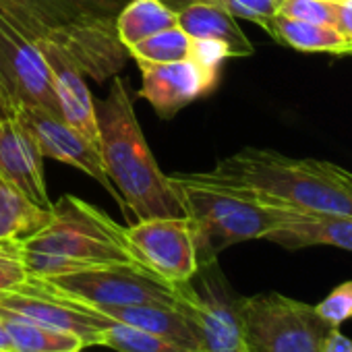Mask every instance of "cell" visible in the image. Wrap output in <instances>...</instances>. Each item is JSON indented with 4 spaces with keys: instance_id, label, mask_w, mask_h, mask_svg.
<instances>
[{
    "instance_id": "obj_1",
    "label": "cell",
    "mask_w": 352,
    "mask_h": 352,
    "mask_svg": "<svg viewBox=\"0 0 352 352\" xmlns=\"http://www.w3.org/2000/svg\"><path fill=\"white\" fill-rule=\"evenodd\" d=\"M124 5L126 0H0V13L32 42L60 48L102 85L129 60L116 34Z\"/></svg>"
},
{
    "instance_id": "obj_2",
    "label": "cell",
    "mask_w": 352,
    "mask_h": 352,
    "mask_svg": "<svg viewBox=\"0 0 352 352\" xmlns=\"http://www.w3.org/2000/svg\"><path fill=\"white\" fill-rule=\"evenodd\" d=\"M96 120L98 149L106 176L135 222L185 218L179 195L145 141L131 89L120 75L112 77L108 96L96 100Z\"/></svg>"
},
{
    "instance_id": "obj_3",
    "label": "cell",
    "mask_w": 352,
    "mask_h": 352,
    "mask_svg": "<svg viewBox=\"0 0 352 352\" xmlns=\"http://www.w3.org/2000/svg\"><path fill=\"white\" fill-rule=\"evenodd\" d=\"M168 179L191 222L199 265L218 261V255L236 243L267 241L290 220L292 210L274 206L214 172H176Z\"/></svg>"
},
{
    "instance_id": "obj_4",
    "label": "cell",
    "mask_w": 352,
    "mask_h": 352,
    "mask_svg": "<svg viewBox=\"0 0 352 352\" xmlns=\"http://www.w3.org/2000/svg\"><path fill=\"white\" fill-rule=\"evenodd\" d=\"M214 174L253 189L265 201L305 214L352 216V172L315 157L243 147L220 160Z\"/></svg>"
},
{
    "instance_id": "obj_5",
    "label": "cell",
    "mask_w": 352,
    "mask_h": 352,
    "mask_svg": "<svg viewBox=\"0 0 352 352\" xmlns=\"http://www.w3.org/2000/svg\"><path fill=\"white\" fill-rule=\"evenodd\" d=\"M21 253L34 278H52L112 263L139 265L129 249L126 228L75 195H63L52 204L50 222L21 241Z\"/></svg>"
},
{
    "instance_id": "obj_6",
    "label": "cell",
    "mask_w": 352,
    "mask_h": 352,
    "mask_svg": "<svg viewBox=\"0 0 352 352\" xmlns=\"http://www.w3.org/2000/svg\"><path fill=\"white\" fill-rule=\"evenodd\" d=\"M239 311L251 352H323L333 329L313 305L280 292L241 296Z\"/></svg>"
},
{
    "instance_id": "obj_7",
    "label": "cell",
    "mask_w": 352,
    "mask_h": 352,
    "mask_svg": "<svg viewBox=\"0 0 352 352\" xmlns=\"http://www.w3.org/2000/svg\"><path fill=\"white\" fill-rule=\"evenodd\" d=\"M52 288L98 311L133 305H181V290L135 263L96 265L42 278Z\"/></svg>"
},
{
    "instance_id": "obj_8",
    "label": "cell",
    "mask_w": 352,
    "mask_h": 352,
    "mask_svg": "<svg viewBox=\"0 0 352 352\" xmlns=\"http://www.w3.org/2000/svg\"><path fill=\"white\" fill-rule=\"evenodd\" d=\"M181 307L191 315L201 352H251L239 300L241 296L230 288L218 261L199 265L191 282L179 284Z\"/></svg>"
},
{
    "instance_id": "obj_9",
    "label": "cell",
    "mask_w": 352,
    "mask_h": 352,
    "mask_svg": "<svg viewBox=\"0 0 352 352\" xmlns=\"http://www.w3.org/2000/svg\"><path fill=\"white\" fill-rule=\"evenodd\" d=\"M135 261L172 286L191 282L199 270L189 218H149L126 228Z\"/></svg>"
},
{
    "instance_id": "obj_10",
    "label": "cell",
    "mask_w": 352,
    "mask_h": 352,
    "mask_svg": "<svg viewBox=\"0 0 352 352\" xmlns=\"http://www.w3.org/2000/svg\"><path fill=\"white\" fill-rule=\"evenodd\" d=\"M0 307L21 313L52 329L73 333L81 340L83 348L100 346L104 329L112 325V319L98 309L65 296L46 280L34 276L15 290L0 292Z\"/></svg>"
},
{
    "instance_id": "obj_11",
    "label": "cell",
    "mask_w": 352,
    "mask_h": 352,
    "mask_svg": "<svg viewBox=\"0 0 352 352\" xmlns=\"http://www.w3.org/2000/svg\"><path fill=\"white\" fill-rule=\"evenodd\" d=\"M0 81L15 108L38 106L60 114L52 75L36 42L0 13Z\"/></svg>"
},
{
    "instance_id": "obj_12",
    "label": "cell",
    "mask_w": 352,
    "mask_h": 352,
    "mask_svg": "<svg viewBox=\"0 0 352 352\" xmlns=\"http://www.w3.org/2000/svg\"><path fill=\"white\" fill-rule=\"evenodd\" d=\"M15 114L32 131L44 157L58 160L63 164H69L89 174L108 193L118 197V193L114 191V187L110 185L106 176L98 145H94L75 126H71L60 114H54L38 106H19Z\"/></svg>"
},
{
    "instance_id": "obj_13",
    "label": "cell",
    "mask_w": 352,
    "mask_h": 352,
    "mask_svg": "<svg viewBox=\"0 0 352 352\" xmlns=\"http://www.w3.org/2000/svg\"><path fill=\"white\" fill-rule=\"evenodd\" d=\"M141 69L139 98L147 100L155 114L170 120L183 108L216 89L220 73L204 69L193 58L164 63V65H137Z\"/></svg>"
},
{
    "instance_id": "obj_14",
    "label": "cell",
    "mask_w": 352,
    "mask_h": 352,
    "mask_svg": "<svg viewBox=\"0 0 352 352\" xmlns=\"http://www.w3.org/2000/svg\"><path fill=\"white\" fill-rule=\"evenodd\" d=\"M0 174L34 204L52 208L44 176V153L17 114L0 118Z\"/></svg>"
},
{
    "instance_id": "obj_15",
    "label": "cell",
    "mask_w": 352,
    "mask_h": 352,
    "mask_svg": "<svg viewBox=\"0 0 352 352\" xmlns=\"http://www.w3.org/2000/svg\"><path fill=\"white\" fill-rule=\"evenodd\" d=\"M38 46L52 75V87L58 100L60 116L79 133H83L94 145H98L96 100L85 83V75L60 48L44 42Z\"/></svg>"
},
{
    "instance_id": "obj_16",
    "label": "cell",
    "mask_w": 352,
    "mask_h": 352,
    "mask_svg": "<svg viewBox=\"0 0 352 352\" xmlns=\"http://www.w3.org/2000/svg\"><path fill=\"white\" fill-rule=\"evenodd\" d=\"M112 321L149 331L172 344H179L191 352H201L197 327L191 315L179 305H133L100 311Z\"/></svg>"
},
{
    "instance_id": "obj_17",
    "label": "cell",
    "mask_w": 352,
    "mask_h": 352,
    "mask_svg": "<svg viewBox=\"0 0 352 352\" xmlns=\"http://www.w3.org/2000/svg\"><path fill=\"white\" fill-rule=\"evenodd\" d=\"M267 241L296 251L305 247H338L352 253V216L290 212V220Z\"/></svg>"
},
{
    "instance_id": "obj_18",
    "label": "cell",
    "mask_w": 352,
    "mask_h": 352,
    "mask_svg": "<svg viewBox=\"0 0 352 352\" xmlns=\"http://www.w3.org/2000/svg\"><path fill=\"white\" fill-rule=\"evenodd\" d=\"M176 25L193 40H214L224 44L230 58H243L255 52V46L239 28L236 19L218 5L195 3L176 13Z\"/></svg>"
},
{
    "instance_id": "obj_19",
    "label": "cell",
    "mask_w": 352,
    "mask_h": 352,
    "mask_svg": "<svg viewBox=\"0 0 352 352\" xmlns=\"http://www.w3.org/2000/svg\"><path fill=\"white\" fill-rule=\"evenodd\" d=\"M50 222V210L34 204L0 174V241H25Z\"/></svg>"
},
{
    "instance_id": "obj_20",
    "label": "cell",
    "mask_w": 352,
    "mask_h": 352,
    "mask_svg": "<svg viewBox=\"0 0 352 352\" xmlns=\"http://www.w3.org/2000/svg\"><path fill=\"white\" fill-rule=\"evenodd\" d=\"M0 317L13 342V352H79L85 350L73 333L52 329L21 313L0 307Z\"/></svg>"
},
{
    "instance_id": "obj_21",
    "label": "cell",
    "mask_w": 352,
    "mask_h": 352,
    "mask_svg": "<svg viewBox=\"0 0 352 352\" xmlns=\"http://www.w3.org/2000/svg\"><path fill=\"white\" fill-rule=\"evenodd\" d=\"M270 36L276 42L298 52H325V54L346 56L352 48V44L346 38H342L331 25L307 23L282 15L274 17Z\"/></svg>"
},
{
    "instance_id": "obj_22",
    "label": "cell",
    "mask_w": 352,
    "mask_h": 352,
    "mask_svg": "<svg viewBox=\"0 0 352 352\" xmlns=\"http://www.w3.org/2000/svg\"><path fill=\"white\" fill-rule=\"evenodd\" d=\"M174 25L176 13L162 0H126L116 17V34L126 50Z\"/></svg>"
},
{
    "instance_id": "obj_23",
    "label": "cell",
    "mask_w": 352,
    "mask_h": 352,
    "mask_svg": "<svg viewBox=\"0 0 352 352\" xmlns=\"http://www.w3.org/2000/svg\"><path fill=\"white\" fill-rule=\"evenodd\" d=\"M126 52L129 58H133L137 65H164L187 60L193 52V38L185 34L179 25H174L131 46Z\"/></svg>"
},
{
    "instance_id": "obj_24",
    "label": "cell",
    "mask_w": 352,
    "mask_h": 352,
    "mask_svg": "<svg viewBox=\"0 0 352 352\" xmlns=\"http://www.w3.org/2000/svg\"><path fill=\"white\" fill-rule=\"evenodd\" d=\"M100 346H108L116 352H191L170 340L118 321H112V325L104 329Z\"/></svg>"
},
{
    "instance_id": "obj_25",
    "label": "cell",
    "mask_w": 352,
    "mask_h": 352,
    "mask_svg": "<svg viewBox=\"0 0 352 352\" xmlns=\"http://www.w3.org/2000/svg\"><path fill=\"white\" fill-rule=\"evenodd\" d=\"M206 3L222 7L234 19H247L251 23H257L270 34L272 21L280 13L284 0H206Z\"/></svg>"
},
{
    "instance_id": "obj_26",
    "label": "cell",
    "mask_w": 352,
    "mask_h": 352,
    "mask_svg": "<svg viewBox=\"0 0 352 352\" xmlns=\"http://www.w3.org/2000/svg\"><path fill=\"white\" fill-rule=\"evenodd\" d=\"M30 280L23 261L21 241H0V292L19 288Z\"/></svg>"
},
{
    "instance_id": "obj_27",
    "label": "cell",
    "mask_w": 352,
    "mask_h": 352,
    "mask_svg": "<svg viewBox=\"0 0 352 352\" xmlns=\"http://www.w3.org/2000/svg\"><path fill=\"white\" fill-rule=\"evenodd\" d=\"M278 15L333 28V3L331 0H284Z\"/></svg>"
},
{
    "instance_id": "obj_28",
    "label": "cell",
    "mask_w": 352,
    "mask_h": 352,
    "mask_svg": "<svg viewBox=\"0 0 352 352\" xmlns=\"http://www.w3.org/2000/svg\"><path fill=\"white\" fill-rule=\"evenodd\" d=\"M315 309L331 327H340L344 321L352 319V280L336 286Z\"/></svg>"
},
{
    "instance_id": "obj_29",
    "label": "cell",
    "mask_w": 352,
    "mask_h": 352,
    "mask_svg": "<svg viewBox=\"0 0 352 352\" xmlns=\"http://www.w3.org/2000/svg\"><path fill=\"white\" fill-rule=\"evenodd\" d=\"M333 30L352 44V0H331Z\"/></svg>"
},
{
    "instance_id": "obj_30",
    "label": "cell",
    "mask_w": 352,
    "mask_h": 352,
    "mask_svg": "<svg viewBox=\"0 0 352 352\" xmlns=\"http://www.w3.org/2000/svg\"><path fill=\"white\" fill-rule=\"evenodd\" d=\"M323 352H352V340L340 331V327H333L325 340Z\"/></svg>"
},
{
    "instance_id": "obj_31",
    "label": "cell",
    "mask_w": 352,
    "mask_h": 352,
    "mask_svg": "<svg viewBox=\"0 0 352 352\" xmlns=\"http://www.w3.org/2000/svg\"><path fill=\"white\" fill-rule=\"evenodd\" d=\"M15 112H17V108H15V104L11 102V98H9L5 85H3V81H0V118H3V116H13Z\"/></svg>"
},
{
    "instance_id": "obj_32",
    "label": "cell",
    "mask_w": 352,
    "mask_h": 352,
    "mask_svg": "<svg viewBox=\"0 0 352 352\" xmlns=\"http://www.w3.org/2000/svg\"><path fill=\"white\" fill-rule=\"evenodd\" d=\"M162 3L168 9H172L174 13H179V11H183V9H187V7H191L195 3H206V0H162Z\"/></svg>"
},
{
    "instance_id": "obj_33",
    "label": "cell",
    "mask_w": 352,
    "mask_h": 352,
    "mask_svg": "<svg viewBox=\"0 0 352 352\" xmlns=\"http://www.w3.org/2000/svg\"><path fill=\"white\" fill-rule=\"evenodd\" d=\"M0 352H13V342H11V336L5 327L3 317H0Z\"/></svg>"
},
{
    "instance_id": "obj_34",
    "label": "cell",
    "mask_w": 352,
    "mask_h": 352,
    "mask_svg": "<svg viewBox=\"0 0 352 352\" xmlns=\"http://www.w3.org/2000/svg\"><path fill=\"white\" fill-rule=\"evenodd\" d=\"M346 56H352V48H350V52H348V54H346Z\"/></svg>"
},
{
    "instance_id": "obj_35",
    "label": "cell",
    "mask_w": 352,
    "mask_h": 352,
    "mask_svg": "<svg viewBox=\"0 0 352 352\" xmlns=\"http://www.w3.org/2000/svg\"><path fill=\"white\" fill-rule=\"evenodd\" d=\"M79 352H83V350H79Z\"/></svg>"
}]
</instances>
